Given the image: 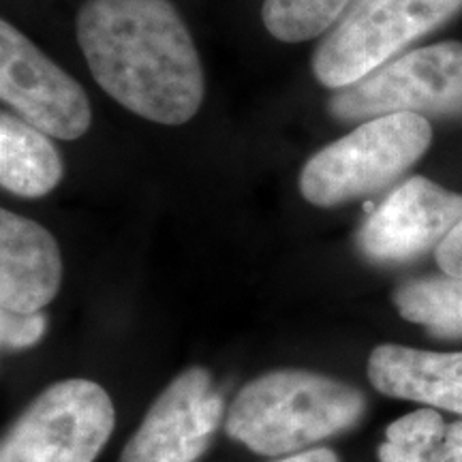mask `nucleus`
Returning a JSON list of instances; mask_svg holds the SVG:
<instances>
[{"label": "nucleus", "instance_id": "nucleus-1", "mask_svg": "<svg viewBox=\"0 0 462 462\" xmlns=\"http://www.w3.org/2000/svg\"><path fill=\"white\" fill-rule=\"evenodd\" d=\"M78 43L103 90L140 118L178 126L204 101V69L170 0H86Z\"/></svg>", "mask_w": 462, "mask_h": 462}, {"label": "nucleus", "instance_id": "nucleus-2", "mask_svg": "<svg viewBox=\"0 0 462 462\" xmlns=\"http://www.w3.org/2000/svg\"><path fill=\"white\" fill-rule=\"evenodd\" d=\"M366 411L362 392L306 371H276L253 379L231 404L225 429L262 456H289L354 429Z\"/></svg>", "mask_w": 462, "mask_h": 462}, {"label": "nucleus", "instance_id": "nucleus-3", "mask_svg": "<svg viewBox=\"0 0 462 462\" xmlns=\"http://www.w3.org/2000/svg\"><path fill=\"white\" fill-rule=\"evenodd\" d=\"M432 126L420 114L366 120L306 161L300 190L309 204L334 208L390 187L424 157Z\"/></svg>", "mask_w": 462, "mask_h": 462}, {"label": "nucleus", "instance_id": "nucleus-4", "mask_svg": "<svg viewBox=\"0 0 462 462\" xmlns=\"http://www.w3.org/2000/svg\"><path fill=\"white\" fill-rule=\"evenodd\" d=\"M460 11L462 0H360L315 51L317 82L346 88Z\"/></svg>", "mask_w": 462, "mask_h": 462}, {"label": "nucleus", "instance_id": "nucleus-5", "mask_svg": "<svg viewBox=\"0 0 462 462\" xmlns=\"http://www.w3.org/2000/svg\"><path fill=\"white\" fill-rule=\"evenodd\" d=\"M343 123H366L390 114L462 116V43L443 42L385 62L330 99Z\"/></svg>", "mask_w": 462, "mask_h": 462}, {"label": "nucleus", "instance_id": "nucleus-6", "mask_svg": "<svg viewBox=\"0 0 462 462\" xmlns=\"http://www.w3.org/2000/svg\"><path fill=\"white\" fill-rule=\"evenodd\" d=\"M114 404L99 383L50 385L11 426L0 462H92L114 430Z\"/></svg>", "mask_w": 462, "mask_h": 462}, {"label": "nucleus", "instance_id": "nucleus-7", "mask_svg": "<svg viewBox=\"0 0 462 462\" xmlns=\"http://www.w3.org/2000/svg\"><path fill=\"white\" fill-rule=\"evenodd\" d=\"M0 97L56 140H78L90 129L86 90L7 20L0 22Z\"/></svg>", "mask_w": 462, "mask_h": 462}, {"label": "nucleus", "instance_id": "nucleus-8", "mask_svg": "<svg viewBox=\"0 0 462 462\" xmlns=\"http://www.w3.org/2000/svg\"><path fill=\"white\" fill-rule=\"evenodd\" d=\"M462 218V195L424 176L404 180L357 231V248L368 262L409 263L439 248Z\"/></svg>", "mask_w": 462, "mask_h": 462}, {"label": "nucleus", "instance_id": "nucleus-9", "mask_svg": "<svg viewBox=\"0 0 462 462\" xmlns=\"http://www.w3.org/2000/svg\"><path fill=\"white\" fill-rule=\"evenodd\" d=\"M223 413L210 373L189 368L154 401L120 462H193L204 452Z\"/></svg>", "mask_w": 462, "mask_h": 462}, {"label": "nucleus", "instance_id": "nucleus-10", "mask_svg": "<svg viewBox=\"0 0 462 462\" xmlns=\"http://www.w3.org/2000/svg\"><path fill=\"white\" fill-rule=\"evenodd\" d=\"M62 282V259L43 225L15 212H0V306L42 313Z\"/></svg>", "mask_w": 462, "mask_h": 462}, {"label": "nucleus", "instance_id": "nucleus-11", "mask_svg": "<svg viewBox=\"0 0 462 462\" xmlns=\"http://www.w3.org/2000/svg\"><path fill=\"white\" fill-rule=\"evenodd\" d=\"M368 379L381 394L415 401L462 415V351L379 345L368 357Z\"/></svg>", "mask_w": 462, "mask_h": 462}, {"label": "nucleus", "instance_id": "nucleus-12", "mask_svg": "<svg viewBox=\"0 0 462 462\" xmlns=\"http://www.w3.org/2000/svg\"><path fill=\"white\" fill-rule=\"evenodd\" d=\"M62 159L37 126L11 114L0 116V184L20 198H43L62 180Z\"/></svg>", "mask_w": 462, "mask_h": 462}, {"label": "nucleus", "instance_id": "nucleus-13", "mask_svg": "<svg viewBox=\"0 0 462 462\" xmlns=\"http://www.w3.org/2000/svg\"><path fill=\"white\" fill-rule=\"evenodd\" d=\"M402 319L418 323L435 338H462V276L415 279L394 291Z\"/></svg>", "mask_w": 462, "mask_h": 462}, {"label": "nucleus", "instance_id": "nucleus-14", "mask_svg": "<svg viewBox=\"0 0 462 462\" xmlns=\"http://www.w3.org/2000/svg\"><path fill=\"white\" fill-rule=\"evenodd\" d=\"M351 0H263L265 31L282 43L319 37L343 15Z\"/></svg>", "mask_w": 462, "mask_h": 462}, {"label": "nucleus", "instance_id": "nucleus-15", "mask_svg": "<svg viewBox=\"0 0 462 462\" xmlns=\"http://www.w3.org/2000/svg\"><path fill=\"white\" fill-rule=\"evenodd\" d=\"M446 421L432 409L404 415L385 429V443L379 448V462H424L430 449L446 437Z\"/></svg>", "mask_w": 462, "mask_h": 462}, {"label": "nucleus", "instance_id": "nucleus-16", "mask_svg": "<svg viewBox=\"0 0 462 462\" xmlns=\"http://www.w3.org/2000/svg\"><path fill=\"white\" fill-rule=\"evenodd\" d=\"M48 321L42 313H15V310H0V343L5 349L17 351L37 345L43 338Z\"/></svg>", "mask_w": 462, "mask_h": 462}, {"label": "nucleus", "instance_id": "nucleus-17", "mask_svg": "<svg viewBox=\"0 0 462 462\" xmlns=\"http://www.w3.org/2000/svg\"><path fill=\"white\" fill-rule=\"evenodd\" d=\"M437 263L448 276H462V218L437 248Z\"/></svg>", "mask_w": 462, "mask_h": 462}, {"label": "nucleus", "instance_id": "nucleus-18", "mask_svg": "<svg viewBox=\"0 0 462 462\" xmlns=\"http://www.w3.org/2000/svg\"><path fill=\"white\" fill-rule=\"evenodd\" d=\"M424 462H462V421L448 426L446 437L430 449Z\"/></svg>", "mask_w": 462, "mask_h": 462}, {"label": "nucleus", "instance_id": "nucleus-19", "mask_svg": "<svg viewBox=\"0 0 462 462\" xmlns=\"http://www.w3.org/2000/svg\"><path fill=\"white\" fill-rule=\"evenodd\" d=\"M281 462H338V458L337 454L330 452V449L319 448V449H310V452L293 454Z\"/></svg>", "mask_w": 462, "mask_h": 462}]
</instances>
